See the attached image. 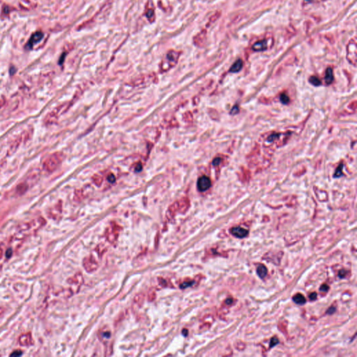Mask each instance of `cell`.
<instances>
[{
	"instance_id": "obj_2",
	"label": "cell",
	"mask_w": 357,
	"mask_h": 357,
	"mask_svg": "<svg viewBox=\"0 0 357 357\" xmlns=\"http://www.w3.org/2000/svg\"><path fill=\"white\" fill-rule=\"evenodd\" d=\"M121 228L116 223H112L105 231V237L107 240L111 244H115L118 239Z\"/></svg>"
},
{
	"instance_id": "obj_20",
	"label": "cell",
	"mask_w": 357,
	"mask_h": 357,
	"mask_svg": "<svg viewBox=\"0 0 357 357\" xmlns=\"http://www.w3.org/2000/svg\"><path fill=\"white\" fill-rule=\"evenodd\" d=\"M342 168H343V165H342V164H340L338 167H337L334 174H333V176H334L335 178L340 177V176H341L342 174H342Z\"/></svg>"
},
{
	"instance_id": "obj_13",
	"label": "cell",
	"mask_w": 357,
	"mask_h": 357,
	"mask_svg": "<svg viewBox=\"0 0 357 357\" xmlns=\"http://www.w3.org/2000/svg\"><path fill=\"white\" fill-rule=\"evenodd\" d=\"M243 67V62L242 60H237L230 69V73H238L242 70Z\"/></svg>"
},
{
	"instance_id": "obj_34",
	"label": "cell",
	"mask_w": 357,
	"mask_h": 357,
	"mask_svg": "<svg viewBox=\"0 0 357 357\" xmlns=\"http://www.w3.org/2000/svg\"><path fill=\"white\" fill-rule=\"evenodd\" d=\"M346 274V271L344 270H341L339 271V277L340 278H343L344 276H345Z\"/></svg>"
},
{
	"instance_id": "obj_18",
	"label": "cell",
	"mask_w": 357,
	"mask_h": 357,
	"mask_svg": "<svg viewBox=\"0 0 357 357\" xmlns=\"http://www.w3.org/2000/svg\"><path fill=\"white\" fill-rule=\"evenodd\" d=\"M309 82L312 84V85H314V86H315V87H318L319 86V85H322V82L320 81V80L315 76L310 77V78H309Z\"/></svg>"
},
{
	"instance_id": "obj_37",
	"label": "cell",
	"mask_w": 357,
	"mask_h": 357,
	"mask_svg": "<svg viewBox=\"0 0 357 357\" xmlns=\"http://www.w3.org/2000/svg\"><path fill=\"white\" fill-rule=\"evenodd\" d=\"M304 1H305V2H306V3H310V2H312V1H314V0H304Z\"/></svg>"
},
{
	"instance_id": "obj_29",
	"label": "cell",
	"mask_w": 357,
	"mask_h": 357,
	"mask_svg": "<svg viewBox=\"0 0 357 357\" xmlns=\"http://www.w3.org/2000/svg\"><path fill=\"white\" fill-rule=\"evenodd\" d=\"M279 136V134H273V135H271L270 137H269V139H268V140L269 141V142H271V141H273L274 140H275L276 138H277Z\"/></svg>"
},
{
	"instance_id": "obj_35",
	"label": "cell",
	"mask_w": 357,
	"mask_h": 357,
	"mask_svg": "<svg viewBox=\"0 0 357 357\" xmlns=\"http://www.w3.org/2000/svg\"><path fill=\"white\" fill-rule=\"evenodd\" d=\"M142 165H141L139 163L138 165H137V167H135V171H136V172H140V171L142 170Z\"/></svg>"
},
{
	"instance_id": "obj_9",
	"label": "cell",
	"mask_w": 357,
	"mask_h": 357,
	"mask_svg": "<svg viewBox=\"0 0 357 357\" xmlns=\"http://www.w3.org/2000/svg\"><path fill=\"white\" fill-rule=\"evenodd\" d=\"M19 342L22 346H29L32 344V338L31 333H24L21 335L19 338Z\"/></svg>"
},
{
	"instance_id": "obj_31",
	"label": "cell",
	"mask_w": 357,
	"mask_h": 357,
	"mask_svg": "<svg viewBox=\"0 0 357 357\" xmlns=\"http://www.w3.org/2000/svg\"><path fill=\"white\" fill-rule=\"evenodd\" d=\"M309 297H310V300H312V301H313V300H315L316 299H317V293H316V292H313V293L310 294V296H309Z\"/></svg>"
},
{
	"instance_id": "obj_36",
	"label": "cell",
	"mask_w": 357,
	"mask_h": 357,
	"mask_svg": "<svg viewBox=\"0 0 357 357\" xmlns=\"http://www.w3.org/2000/svg\"><path fill=\"white\" fill-rule=\"evenodd\" d=\"M4 309L3 308H1V307H0V315H2L4 312Z\"/></svg>"
},
{
	"instance_id": "obj_7",
	"label": "cell",
	"mask_w": 357,
	"mask_h": 357,
	"mask_svg": "<svg viewBox=\"0 0 357 357\" xmlns=\"http://www.w3.org/2000/svg\"><path fill=\"white\" fill-rule=\"evenodd\" d=\"M231 233L237 238H244L248 235L249 231L241 227H235L231 229Z\"/></svg>"
},
{
	"instance_id": "obj_10",
	"label": "cell",
	"mask_w": 357,
	"mask_h": 357,
	"mask_svg": "<svg viewBox=\"0 0 357 357\" xmlns=\"http://www.w3.org/2000/svg\"><path fill=\"white\" fill-rule=\"evenodd\" d=\"M267 47H268V43H267V40H262V41H258L255 43H254V45H253L252 47V49L254 51L260 52V51H264V50H267Z\"/></svg>"
},
{
	"instance_id": "obj_30",
	"label": "cell",
	"mask_w": 357,
	"mask_h": 357,
	"mask_svg": "<svg viewBox=\"0 0 357 357\" xmlns=\"http://www.w3.org/2000/svg\"><path fill=\"white\" fill-rule=\"evenodd\" d=\"M108 180L109 181V182H110V183H114V182L115 181V176L113 175V174H110V175L108 176Z\"/></svg>"
},
{
	"instance_id": "obj_6",
	"label": "cell",
	"mask_w": 357,
	"mask_h": 357,
	"mask_svg": "<svg viewBox=\"0 0 357 357\" xmlns=\"http://www.w3.org/2000/svg\"><path fill=\"white\" fill-rule=\"evenodd\" d=\"M43 38V34L41 32H35L33 35L32 36L31 38H29V41L26 45V48L27 49H32L34 45H35L37 43H38L41 39Z\"/></svg>"
},
{
	"instance_id": "obj_15",
	"label": "cell",
	"mask_w": 357,
	"mask_h": 357,
	"mask_svg": "<svg viewBox=\"0 0 357 357\" xmlns=\"http://www.w3.org/2000/svg\"><path fill=\"white\" fill-rule=\"evenodd\" d=\"M205 35H206L205 32H201V33H200L199 34H197V36L195 37L194 38L195 43L198 46H200L201 45H202L203 41H204V40H205Z\"/></svg>"
},
{
	"instance_id": "obj_8",
	"label": "cell",
	"mask_w": 357,
	"mask_h": 357,
	"mask_svg": "<svg viewBox=\"0 0 357 357\" xmlns=\"http://www.w3.org/2000/svg\"><path fill=\"white\" fill-rule=\"evenodd\" d=\"M39 176H40V172H38V169H36V170L34 169L27 176V178L24 182L28 186H29V184H34L35 182L38 180Z\"/></svg>"
},
{
	"instance_id": "obj_25",
	"label": "cell",
	"mask_w": 357,
	"mask_h": 357,
	"mask_svg": "<svg viewBox=\"0 0 357 357\" xmlns=\"http://www.w3.org/2000/svg\"><path fill=\"white\" fill-rule=\"evenodd\" d=\"M239 112V109L238 108V106L237 105H235V106L233 107L232 109L231 110V111H230V114L231 115H236V114L238 113Z\"/></svg>"
},
{
	"instance_id": "obj_4",
	"label": "cell",
	"mask_w": 357,
	"mask_h": 357,
	"mask_svg": "<svg viewBox=\"0 0 357 357\" xmlns=\"http://www.w3.org/2000/svg\"><path fill=\"white\" fill-rule=\"evenodd\" d=\"M83 267L87 272L92 273L97 270L99 263L93 255H89L83 260Z\"/></svg>"
},
{
	"instance_id": "obj_21",
	"label": "cell",
	"mask_w": 357,
	"mask_h": 357,
	"mask_svg": "<svg viewBox=\"0 0 357 357\" xmlns=\"http://www.w3.org/2000/svg\"><path fill=\"white\" fill-rule=\"evenodd\" d=\"M100 338L101 340H108L110 338V332L108 330H103L99 334Z\"/></svg>"
},
{
	"instance_id": "obj_14",
	"label": "cell",
	"mask_w": 357,
	"mask_h": 357,
	"mask_svg": "<svg viewBox=\"0 0 357 357\" xmlns=\"http://www.w3.org/2000/svg\"><path fill=\"white\" fill-rule=\"evenodd\" d=\"M334 77L333 74V70L331 68H328L326 71L325 74V82L327 85H330L333 82Z\"/></svg>"
},
{
	"instance_id": "obj_27",
	"label": "cell",
	"mask_w": 357,
	"mask_h": 357,
	"mask_svg": "<svg viewBox=\"0 0 357 357\" xmlns=\"http://www.w3.org/2000/svg\"><path fill=\"white\" fill-rule=\"evenodd\" d=\"M328 289H329V287L328 286V285H326V284H324V285H322V286L320 287V291L321 292H327L328 290Z\"/></svg>"
},
{
	"instance_id": "obj_28",
	"label": "cell",
	"mask_w": 357,
	"mask_h": 357,
	"mask_svg": "<svg viewBox=\"0 0 357 357\" xmlns=\"http://www.w3.org/2000/svg\"><path fill=\"white\" fill-rule=\"evenodd\" d=\"M220 163H221V158H215V159L213 160V163H213V165L214 166H216V165H220Z\"/></svg>"
},
{
	"instance_id": "obj_1",
	"label": "cell",
	"mask_w": 357,
	"mask_h": 357,
	"mask_svg": "<svg viewBox=\"0 0 357 357\" xmlns=\"http://www.w3.org/2000/svg\"><path fill=\"white\" fill-rule=\"evenodd\" d=\"M62 159V155L60 153H54L45 160L43 167L46 172H53L60 165Z\"/></svg>"
},
{
	"instance_id": "obj_11",
	"label": "cell",
	"mask_w": 357,
	"mask_h": 357,
	"mask_svg": "<svg viewBox=\"0 0 357 357\" xmlns=\"http://www.w3.org/2000/svg\"><path fill=\"white\" fill-rule=\"evenodd\" d=\"M57 114L55 112H52L48 113L44 119V124L46 126L52 124L57 119Z\"/></svg>"
},
{
	"instance_id": "obj_24",
	"label": "cell",
	"mask_w": 357,
	"mask_h": 357,
	"mask_svg": "<svg viewBox=\"0 0 357 357\" xmlns=\"http://www.w3.org/2000/svg\"><path fill=\"white\" fill-rule=\"evenodd\" d=\"M278 342H279V340H278L277 338H271V342H270V347H274L275 345H276V344H278Z\"/></svg>"
},
{
	"instance_id": "obj_22",
	"label": "cell",
	"mask_w": 357,
	"mask_h": 357,
	"mask_svg": "<svg viewBox=\"0 0 357 357\" xmlns=\"http://www.w3.org/2000/svg\"><path fill=\"white\" fill-rule=\"evenodd\" d=\"M280 99H281V103L284 105H287L290 103V98L286 94H282L280 96Z\"/></svg>"
},
{
	"instance_id": "obj_33",
	"label": "cell",
	"mask_w": 357,
	"mask_h": 357,
	"mask_svg": "<svg viewBox=\"0 0 357 357\" xmlns=\"http://www.w3.org/2000/svg\"><path fill=\"white\" fill-rule=\"evenodd\" d=\"M11 255H12V250L10 249H8V250H7V251L6 253V256L8 258H9L11 256Z\"/></svg>"
},
{
	"instance_id": "obj_23",
	"label": "cell",
	"mask_w": 357,
	"mask_h": 357,
	"mask_svg": "<svg viewBox=\"0 0 357 357\" xmlns=\"http://www.w3.org/2000/svg\"><path fill=\"white\" fill-rule=\"evenodd\" d=\"M193 283H194V281H184V282H183V283H182L181 285H180V288L185 289V288H186V287L192 286V284H193Z\"/></svg>"
},
{
	"instance_id": "obj_19",
	"label": "cell",
	"mask_w": 357,
	"mask_h": 357,
	"mask_svg": "<svg viewBox=\"0 0 357 357\" xmlns=\"http://www.w3.org/2000/svg\"><path fill=\"white\" fill-rule=\"evenodd\" d=\"M146 15H147V18L149 19V20L150 21V22H153V21L155 20L154 10L152 9V8H149V9L147 10Z\"/></svg>"
},
{
	"instance_id": "obj_32",
	"label": "cell",
	"mask_w": 357,
	"mask_h": 357,
	"mask_svg": "<svg viewBox=\"0 0 357 357\" xmlns=\"http://www.w3.org/2000/svg\"><path fill=\"white\" fill-rule=\"evenodd\" d=\"M335 307L332 306V307H331V308H329V309L327 310V311H326V313H327V314H333V312H335Z\"/></svg>"
},
{
	"instance_id": "obj_12",
	"label": "cell",
	"mask_w": 357,
	"mask_h": 357,
	"mask_svg": "<svg viewBox=\"0 0 357 357\" xmlns=\"http://www.w3.org/2000/svg\"><path fill=\"white\" fill-rule=\"evenodd\" d=\"M28 188H29V186L25 182H22V183H19V184L17 186V187H16L15 188V193L17 194L18 195L20 196L25 193L27 190H28Z\"/></svg>"
},
{
	"instance_id": "obj_16",
	"label": "cell",
	"mask_w": 357,
	"mask_h": 357,
	"mask_svg": "<svg viewBox=\"0 0 357 357\" xmlns=\"http://www.w3.org/2000/svg\"><path fill=\"white\" fill-rule=\"evenodd\" d=\"M257 274L261 278H264L267 274V269L265 266L260 265L257 268Z\"/></svg>"
},
{
	"instance_id": "obj_17",
	"label": "cell",
	"mask_w": 357,
	"mask_h": 357,
	"mask_svg": "<svg viewBox=\"0 0 357 357\" xmlns=\"http://www.w3.org/2000/svg\"><path fill=\"white\" fill-rule=\"evenodd\" d=\"M293 301L299 305L304 304L306 302V298L303 297L301 294H297L296 295H294L293 297Z\"/></svg>"
},
{
	"instance_id": "obj_5",
	"label": "cell",
	"mask_w": 357,
	"mask_h": 357,
	"mask_svg": "<svg viewBox=\"0 0 357 357\" xmlns=\"http://www.w3.org/2000/svg\"><path fill=\"white\" fill-rule=\"evenodd\" d=\"M211 186V181L210 178L206 176H202L199 178L197 181V188L200 192H204L207 190Z\"/></svg>"
},
{
	"instance_id": "obj_26",
	"label": "cell",
	"mask_w": 357,
	"mask_h": 357,
	"mask_svg": "<svg viewBox=\"0 0 357 357\" xmlns=\"http://www.w3.org/2000/svg\"><path fill=\"white\" fill-rule=\"evenodd\" d=\"M22 354V351L21 350H15L13 353L10 354V356H21Z\"/></svg>"
},
{
	"instance_id": "obj_38",
	"label": "cell",
	"mask_w": 357,
	"mask_h": 357,
	"mask_svg": "<svg viewBox=\"0 0 357 357\" xmlns=\"http://www.w3.org/2000/svg\"><path fill=\"white\" fill-rule=\"evenodd\" d=\"M1 255H2V251H1V249H0V258H1Z\"/></svg>"
},
{
	"instance_id": "obj_3",
	"label": "cell",
	"mask_w": 357,
	"mask_h": 357,
	"mask_svg": "<svg viewBox=\"0 0 357 357\" xmlns=\"http://www.w3.org/2000/svg\"><path fill=\"white\" fill-rule=\"evenodd\" d=\"M68 283L70 284L69 291L71 292V294H76L77 292H79L80 287L83 283V275L80 273H78L72 278H69L68 280Z\"/></svg>"
}]
</instances>
